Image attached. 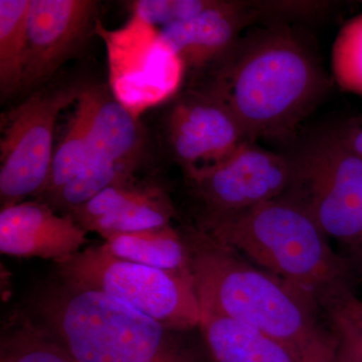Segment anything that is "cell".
<instances>
[{
    "label": "cell",
    "instance_id": "cell-22",
    "mask_svg": "<svg viewBox=\"0 0 362 362\" xmlns=\"http://www.w3.org/2000/svg\"><path fill=\"white\" fill-rule=\"evenodd\" d=\"M332 329L337 337L334 362H362V310L345 306L331 313Z\"/></svg>",
    "mask_w": 362,
    "mask_h": 362
},
{
    "label": "cell",
    "instance_id": "cell-14",
    "mask_svg": "<svg viewBox=\"0 0 362 362\" xmlns=\"http://www.w3.org/2000/svg\"><path fill=\"white\" fill-rule=\"evenodd\" d=\"M90 154L109 159L134 173L146 147V133L134 113L103 85H85Z\"/></svg>",
    "mask_w": 362,
    "mask_h": 362
},
{
    "label": "cell",
    "instance_id": "cell-24",
    "mask_svg": "<svg viewBox=\"0 0 362 362\" xmlns=\"http://www.w3.org/2000/svg\"><path fill=\"white\" fill-rule=\"evenodd\" d=\"M337 131L350 149L362 159V120H350Z\"/></svg>",
    "mask_w": 362,
    "mask_h": 362
},
{
    "label": "cell",
    "instance_id": "cell-9",
    "mask_svg": "<svg viewBox=\"0 0 362 362\" xmlns=\"http://www.w3.org/2000/svg\"><path fill=\"white\" fill-rule=\"evenodd\" d=\"M163 135L169 156L187 175L218 165L249 141L220 100L194 88L169 107Z\"/></svg>",
    "mask_w": 362,
    "mask_h": 362
},
{
    "label": "cell",
    "instance_id": "cell-1",
    "mask_svg": "<svg viewBox=\"0 0 362 362\" xmlns=\"http://www.w3.org/2000/svg\"><path fill=\"white\" fill-rule=\"evenodd\" d=\"M331 85L308 40L289 23H270L247 30L189 88L220 100L255 142L289 137Z\"/></svg>",
    "mask_w": 362,
    "mask_h": 362
},
{
    "label": "cell",
    "instance_id": "cell-7",
    "mask_svg": "<svg viewBox=\"0 0 362 362\" xmlns=\"http://www.w3.org/2000/svg\"><path fill=\"white\" fill-rule=\"evenodd\" d=\"M84 85H45L2 118L0 141L1 207L37 197L51 170L54 130L59 114L77 103Z\"/></svg>",
    "mask_w": 362,
    "mask_h": 362
},
{
    "label": "cell",
    "instance_id": "cell-18",
    "mask_svg": "<svg viewBox=\"0 0 362 362\" xmlns=\"http://www.w3.org/2000/svg\"><path fill=\"white\" fill-rule=\"evenodd\" d=\"M76 104V110L68 129L54 149L49 180L44 189L37 195L39 201L45 204L58 194L71 178L75 177L90 156L89 116L83 89Z\"/></svg>",
    "mask_w": 362,
    "mask_h": 362
},
{
    "label": "cell",
    "instance_id": "cell-16",
    "mask_svg": "<svg viewBox=\"0 0 362 362\" xmlns=\"http://www.w3.org/2000/svg\"><path fill=\"white\" fill-rule=\"evenodd\" d=\"M103 246L120 259L162 270L190 273L185 240L171 226L111 235Z\"/></svg>",
    "mask_w": 362,
    "mask_h": 362
},
{
    "label": "cell",
    "instance_id": "cell-15",
    "mask_svg": "<svg viewBox=\"0 0 362 362\" xmlns=\"http://www.w3.org/2000/svg\"><path fill=\"white\" fill-rule=\"evenodd\" d=\"M199 328L211 362H320L251 326L204 309Z\"/></svg>",
    "mask_w": 362,
    "mask_h": 362
},
{
    "label": "cell",
    "instance_id": "cell-8",
    "mask_svg": "<svg viewBox=\"0 0 362 362\" xmlns=\"http://www.w3.org/2000/svg\"><path fill=\"white\" fill-rule=\"evenodd\" d=\"M206 206L202 216L235 213L277 199L293 178L290 157L247 141L225 161L187 175Z\"/></svg>",
    "mask_w": 362,
    "mask_h": 362
},
{
    "label": "cell",
    "instance_id": "cell-2",
    "mask_svg": "<svg viewBox=\"0 0 362 362\" xmlns=\"http://www.w3.org/2000/svg\"><path fill=\"white\" fill-rule=\"evenodd\" d=\"M183 240L202 309L251 326L317 361L334 362L337 335L319 322L313 297L252 265L199 228Z\"/></svg>",
    "mask_w": 362,
    "mask_h": 362
},
{
    "label": "cell",
    "instance_id": "cell-11",
    "mask_svg": "<svg viewBox=\"0 0 362 362\" xmlns=\"http://www.w3.org/2000/svg\"><path fill=\"white\" fill-rule=\"evenodd\" d=\"M258 20L251 2L216 0L195 18L164 26L159 37L194 80L220 61L237 44L243 30Z\"/></svg>",
    "mask_w": 362,
    "mask_h": 362
},
{
    "label": "cell",
    "instance_id": "cell-23",
    "mask_svg": "<svg viewBox=\"0 0 362 362\" xmlns=\"http://www.w3.org/2000/svg\"><path fill=\"white\" fill-rule=\"evenodd\" d=\"M259 18H272L271 23L289 20H307L327 13L329 2L326 1H255L252 2Z\"/></svg>",
    "mask_w": 362,
    "mask_h": 362
},
{
    "label": "cell",
    "instance_id": "cell-5",
    "mask_svg": "<svg viewBox=\"0 0 362 362\" xmlns=\"http://www.w3.org/2000/svg\"><path fill=\"white\" fill-rule=\"evenodd\" d=\"M59 280L127 304L170 329L199 327L201 304L190 273L153 268L87 247L57 263Z\"/></svg>",
    "mask_w": 362,
    "mask_h": 362
},
{
    "label": "cell",
    "instance_id": "cell-3",
    "mask_svg": "<svg viewBox=\"0 0 362 362\" xmlns=\"http://www.w3.org/2000/svg\"><path fill=\"white\" fill-rule=\"evenodd\" d=\"M30 311L28 318L78 362H211L181 331L59 279L33 295Z\"/></svg>",
    "mask_w": 362,
    "mask_h": 362
},
{
    "label": "cell",
    "instance_id": "cell-17",
    "mask_svg": "<svg viewBox=\"0 0 362 362\" xmlns=\"http://www.w3.org/2000/svg\"><path fill=\"white\" fill-rule=\"evenodd\" d=\"M32 0H0V93L1 100L21 90L28 51Z\"/></svg>",
    "mask_w": 362,
    "mask_h": 362
},
{
    "label": "cell",
    "instance_id": "cell-19",
    "mask_svg": "<svg viewBox=\"0 0 362 362\" xmlns=\"http://www.w3.org/2000/svg\"><path fill=\"white\" fill-rule=\"evenodd\" d=\"M0 362H78L28 316L2 332Z\"/></svg>",
    "mask_w": 362,
    "mask_h": 362
},
{
    "label": "cell",
    "instance_id": "cell-10",
    "mask_svg": "<svg viewBox=\"0 0 362 362\" xmlns=\"http://www.w3.org/2000/svg\"><path fill=\"white\" fill-rule=\"evenodd\" d=\"M95 0H32L21 90L44 87L96 32Z\"/></svg>",
    "mask_w": 362,
    "mask_h": 362
},
{
    "label": "cell",
    "instance_id": "cell-4",
    "mask_svg": "<svg viewBox=\"0 0 362 362\" xmlns=\"http://www.w3.org/2000/svg\"><path fill=\"white\" fill-rule=\"evenodd\" d=\"M199 230L318 303L350 287L347 263L335 256L308 211L286 192L235 213L202 216Z\"/></svg>",
    "mask_w": 362,
    "mask_h": 362
},
{
    "label": "cell",
    "instance_id": "cell-21",
    "mask_svg": "<svg viewBox=\"0 0 362 362\" xmlns=\"http://www.w3.org/2000/svg\"><path fill=\"white\" fill-rule=\"evenodd\" d=\"M216 0H138L130 4L133 18L150 26H168L194 18Z\"/></svg>",
    "mask_w": 362,
    "mask_h": 362
},
{
    "label": "cell",
    "instance_id": "cell-12",
    "mask_svg": "<svg viewBox=\"0 0 362 362\" xmlns=\"http://www.w3.org/2000/svg\"><path fill=\"white\" fill-rule=\"evenodd\" d=\"M87 233L70 214H59L40 201H25L0 211V252L6 256L58 263L82 251Z\"/></svg>",
    "mask_w": 362,
    "mask_h": 362
},
{
    "label": "cell",
    "instance_id": "cell-25",
    "mask_svg": "<svg viewBox=\"0 0 362 362\" xmlns=\"http://www.w3.org/2000/svg\"><path fill=\"white\" fill-rule=\"evenodd\" d=\"M361 4H362V2H361Z\"/></svg>",
    "mask_w": 362,
    "mask_h": 362
},
{
    "label": "cell",
    "instance_id": "cell-13",
    "mask_svg": "<svg viewBox=\"0 0 362 362\" xmlns=\"http://www.w3.org/2000/svg\"><path fill=\"white\" fill-rule=\"evenodd\" d=\"M86 232L114 235L170 226L175 209L159 188L129 182L105 188L69 213Z\"/></svg>",
    "mask_w": 362,
    "mask_h": 362
},
{
    "label": "cell",
    "instance_id": "cell-20",
    "mask_svg": "<svg viewBox=\"0 0 362 362\" xmlns=\"http://www.w3.org/2000/svg\"><path fill=\"white\" fill-rule=\"evenodd\" d=\"M330 66L340 89L362 96V13L340 28L331 49Z\"/></svg>",
    "mask_w": 362,
    "mask_h": 362
},
{
    "label": "cell",
    "instance_id": "cell-6",
    "mask_svg": "<svg viewBox=\"0 0 362 362\" xmlns=\"http://www.w3.org/2000/svg\"><path fill=\"white\" fill-rule=\"evenodd\" d=\"M291 159L286 194L311 214L326 237L354 251L362 240V159L337 129L316 137Z\"/></svg>",
    "mask_w": 362,
    "mask_h": 362
}]
</instances>
